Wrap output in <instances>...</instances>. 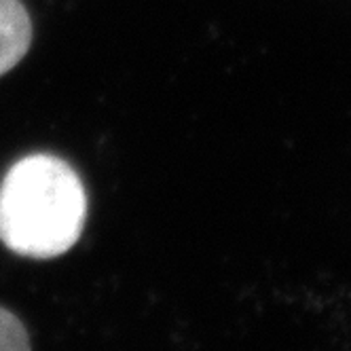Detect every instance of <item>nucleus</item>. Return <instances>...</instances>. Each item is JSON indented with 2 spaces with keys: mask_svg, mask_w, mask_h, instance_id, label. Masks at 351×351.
<instances>
[{
  "mask_svg": "<svg viewBox=\"0 0 351 351\" xmlns=\"http://www.w3.org/2000/svg\"><path fill=\"white\" fill-rule=\"evenodd\" d=\"M32 43V21L19 0H0V77L15 68Z\"/></svg>",
  "mask_w": 351,
  "mask_h": 351,
  "instance_id": "obj_2",
  "label": "nucleus"
},
{
  "mask_svg": "<svg viewBox=\"0 0 351 351\" xmlns=\"http://www.w3.org/2000/svg\"><path fill=\"white\" fill-rule=\"evenodd\" d=\"M87 193L79 173L56 155L19 159L0 184V241L28 258H56L79 241Z\"/></svg>",
  "mask_w": 351,
  "mask_h": 351,
  "instance_id": "obj_1",
  "label": "nucleus"
},
{
  "mask_svg": "<svg viewBox=\"0 0 351 351\" xmlns=\"http://www.w3.org/2000/svg\"><path fill=\"white\" fill-rule=\"evenodd\" d=\"M0 351H30V339L15 313L0 307Z\"/></svg>",
  "mask_w": 351,
  "mask_h": 351,
  "instance_id": "obj_3",
  "label": "nucleus"
}]
</instances>
